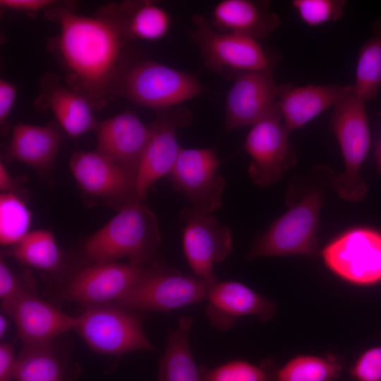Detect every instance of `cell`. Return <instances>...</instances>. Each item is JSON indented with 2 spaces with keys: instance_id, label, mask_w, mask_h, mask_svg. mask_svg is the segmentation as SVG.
<instances>
[{
  "instance_id": "obj_1",
  "label": "cell",
  "mask_w": 381,
  "mask_h": 381,
  "mask_svg": "<svg viewBox=\"0 0 381 381\" xmlns=\"http://www.w3.org/2000/svg\"><path fill=\"white\" fill-rule=\"evenodd\" d=\"M54 4L45 13L60 28L54 47L67 85L100 109L116 97L121 79L138 62L129 61L126 54L131 40L127 21L133 1L104 8L94 17Z\"/></svg>"
},
{
  "instance_id": "obj_2",
  "label": "cell",
  "mask_w": 381,
  "mask_h": 381,
  "mask_svg": "<svg viewBox=\"0 0 381 381\" xmlns=\"http://www.w3.org/2000/svg\"><path fill=\"white\" fill-rule=\"evenodd\" d=\"M160 241L155 214L143 201H135L91 235L84 251L95 263L127 258L131 264L152 267L164 262L159 254Z\"/></svg>"
},
{
  "instance_id": "obj_3",
  "label": "cell",
  "mask_w": 381,
  "mask_h": 381,
  "mask_svg": "<svg viewBox=\"0 0 381 381\" xmlns=\"http://www.w3.org/2000/svg\"><path fill=\"white\" fill-rule=\"evenodd\" d=\"M187 30L206 67L223 78L234 80L250 71H273L280 56L244 35L214 30L202 15L192 18Z\"/></svg>"
},
{
  "instance_id": "obj_4",
  "label": "cell",
  "mask_w": 381,
  "mask_h": 381,
  "mask_svg": "<svg viewBox=\"0 0 381 381\" xmlns=\"http://www.w3.org/2000/svg\"><path fill=\"white\" fill-rule=\"evenodd\" d=\"M365 102L351 92L333 107L330 120L345 167L334 179L333 186L341 199L351 202L361 201L367 190L360 175L370 141Z\"/></svg>"
},
{
  "instance_id": "obj_5",
  "label": "cell",
  "mask_w": 381,
  "mask_h": 381,
  "mask_svg": "<svg viewBox=\"0 0 381 381\" xmlns=\"http://www.w3.org/2000/svg\"><path fill=\"white\" fill-rule=\"evenodd\" d=\"M207 90L188 73L145 60L137 62L126 72L116 97H124L159 111L179 106Z\"/></svg>"
},
{
  "instance_id": "obj_6",
  "label": "cell",
  "mask_w": 381,
  "mask_h": 381,
  "mask_svg": "<svg viewBox=\"0 0 381 381\" xmlns=\"http://www.w3.org/2000/svg\"><path fill=\"white\" fill-rule=\"evenodd\" d=\"M322 204L320 191L308 192L257 237L247 259L298 254L316 255V231Z\"/></svg>"
},
{
  "instance_id": "obj_7",
  "label": "cell",
  "mask_w": 381,
  "mask_h": 381,
  "mask_svg": "<svg viewBox=\"0 0 381 381\" xmlns=\"http://www.w3.org/2000/svg\"><path fill=\"white\" fill-rule=\"evenodd\" d=\"M145 315L111 304L85 307L75 328L93 351L121 356L128 352L154 350L146 337L143 322Z\"/></svg>"
},
{
  "instance_id": "obj_8",
  "label": "cell",
  "mask_w": 381,
  "mask_h": 381,
  "mask_svg": "<svg viewBox=\"0 0 381 381\" xmlns=\"http://www.w3.org/2000/svg\"><path fill=\"white\" fill-rule=\"evenodd\" d=\"M210 284L164 262L150 269L111 305L131 311H169L202 301Z\"/></svg>"
},
{
  "instance_id": "obj_9",
  "label": "cell",
  "mask_w": 381,
  "mask_h": 381,
  "mask_svg": "<svg viewBox=\"0 0 381 381\" xmlns=\"http://www.w3.org/2000/svg\"><path fill=\"white\" fill-rule=\"evenodd\" d=\"M278 102L263 118L252 125L245 149L252 158L248 174L253 182L265 187L277 183L294 167L296 155L289 141Z\"/></svg>"
},
{
  "instance_id": "obj_10",
  "label": "cell",
  "mask_w": 381,
  "mask_h": 381,
  "mask_svg": "<svg viewBox=\"0 0 381 381\" xmlns=\"http://www.w3.org/2000/svg\"><path fill=\"white\" fill-rule=\"evenodd\" d=\"M321 255L327 267L349 282L368 285L381 280V233L355 227L329 242Z\"/></svg>"
},
{
  "instance_id": "obj_11",
  "label": "cell",
  "mask_w": 381,
  "mask_h": 381,
  "mask_svg": "<svg viewBox=\"0 0 381 381\" xmlns=\"http://www.w3.org/2000/svg\"><path fill=\"white\" fill-rule=\"evenodd\" d=\"M179 219L184 224L183 246L192 271L210 285L217 282L214 267L231 252V229L211 213L194 207L183 208Z\"/></svg>"
},
{
  "instance_id": "obj_12",
  "label": "cell",
  "mask_w": 381,
  "mask_h": 381,
  "mask_svg": "<svg viewBox=\"0 0 381 381\" xmlns=\"http://www.w3.org/2000/svg\"><path fill=\"white\" fill-rule=\"evenodd\" d=\"M151 268L130 262L95 263L78 272L61 289L58 295L60 299L76 302L85 307L112 304Z\"/></svg>"
},
{
  "instance_id": "obj_13",
  "label": "cell",
  "mask_w": 381,
  "mask_h": 381,
  "mask_svg": "<svg viewBox=\"0 0 381 381\" xmlns=\"http://www.w3.org/2000/svg\"><path fill=\"white\" fill-rule=\"evenodd\" d=\"M219 164L214 148H181L167 176L193 207L211 213L220 207L225 185L217 174Z\"/></svg>"
},
{
  "instance_id": "obj_14",
  "label": "cell",
  "mask_w": 381,
  "mask_h": 381,
  "mask_svg": "<svg viewBox=\"0 0 381 381\" xmlns=\"http://www.w3.org/2000/svg\"><path fill=\"white\" fill-rule=\"evenodd\" d=\"M192 118L189 109L180 105L157 111L156 119L150 125V138L136 175L138 201H143L150 187L171 170L181 149L176 130L190 126Z\"/></svg>"
},
{
  "instance_id": "obj_15",
  "label": "cell",
  "mask_w": 381,
  "mask_h": 381,
  "mask_svg": "<svg viewBox=\"0 0 381 381\" xmlns=\"http://www.w3.org/2000/svg\"><path fill=\"white\" fill-rule=\"evenodd\" d=\"M70 168L84 191L110 200L119 210L138 201L135 176L97 151L75 152L70 159Z\"/></svg>"
},
{
  "instance_id": "obj_16",
  "label": "cell",
  "mask_w": 381,
  "mask_h": 381,
  "mask_svg": "<svg viewBox=\"0 0 381 381\" xmlns=\"http://www.w3.org/2000/svg\"><path fill=\"white\" fill-rule=\"evenodd\" d=\"M273 71L246 72L233 80L225 102V129L253 125L277 102Z\"/></svg>"
},
{
  "instance_id": "obj_17",
  "label": "cell",
  "mask_w": 381,
  "mask_h": 381,
  "mask_svg": "<svg viewBox=\"0 0 381 381\" xmlns=\"http://www.w3.org/2000/svg\"><path fill=\"white\" fill-rule=\"evenodd\" d=\"M16 325L23 347L51 343L62 334L75 329L78 316H71L40 298L37 293L20 296L4 311Z\"/></svg>"
},
{
  "instance_id": "obj_18",
  "label": "cell",
  "mask_w": 381,
  "mask_h": 381,
  "mask_svg": "<svg viewBox=\"0 0 381 381\" xmlns=\"http://www.w3.org/2000/svg\"><path fill=\"white\" fill-rule=\"evenodd\" d=\"M205 299L207 318L219 331L229 330L246 315H255L260 322L268 321L277 310L275 303L234 281L209 285Z\"/></svg>"
},
{
  "instance_id": "obj_19",
  "label": "cell",
  "mask_w": 381,
  "mask_h": 381,
  "mask_svg": "<svg viewBox=\"0 0 381 381\" xmlns=\"http://www.w3.org/2000/svg\"><path fill=\"white\" fill-rule=\"evenodd\" d=\"M96 131V151L136 177L150 138V126L134 112L125 111L98 123Z\"/></svg>"
},
{
  "instance_id": "obj_20",
  "label": "cell",
  "mask_w": 381,
  "mask_h": 381,
  "mask_svg": "<svg viewBox=\"0 0 381 381\" xmlns=\"http://www.w3.org/2000/svg\"><path fill=\"white\" fill-rule=\"evenodd\" d=\"M352 91L353 85H277V97L284 128L289 133L301 128Z\"/></svg>"
},
{
  "instance_id": "obj_21",
  "label": "cell",
  "mask_w": 381,
  "mask_h": 381,
  "mask_svg": "<svg viewBox=\"0 0 381 381\" xmlns=\"http://www.w3.org/2000/svg\"><path fill=\"white\" fill-rule=\"evenodd\" d=\"M268 1L223 0L212 9L211 26L218 32L247 36L256 40L267 37L280 25L277 14L268 10Z\"/></svg>"
},
{
  "instance_id": "obj_22",
  "label": "cell",
  "mask_w": 381,
  "mask_h": 381,
  "mask_svg": "<svg viewBox=\"0 0 381 381\" xmlns=\"http://www.w3.org/2000/svg\"><path fill=\"white\" fill-rule=\"evenodd\" d=\"M37 103L50 109L61 126L73 138L96 129L98 126L87 99L59 83L53 75L44 77Z\"/></svg>"
},
{
  "instance_id": "obj_23",
  "label": "cell",
  "mask_w": 381,
  "mask_h": 381,
  "mask_svg": "<svg viewBox=\"0 0 381 381\" xmlns=\"http://www.w3.org/2000/svg\"><path fill=\"white\" fill-rule=\"evenodd\" d=\"M56 340L23 347L16 358L14 380L74 381L81 372L80 366L72 361L69 351L59 349Z\"/></svg>"
},
{
  "instance_id": "obj_24",
  "label": "cell",
  "mask_w": 381,
  "mask_h": 381,
  "mask_svg": "<svg viewBox=\"0 0 381 381\" xmlns=\"http://www.w3.org/2000/svg\"><path fill=\"white\" fill-rule=\"evenodd\" d=\"M60 141L56 126L18 123L13 129L8 157L37 170L46 169L53 164Z\"/></svg>"
},
{
  "instance_id": "obj_25",
  "label": "cell",
  "mask_w": 381,
  "mask_h": 381,
  "mask_svg": "<svg viewBox=\"0 0 381 381\" xmlns=\"http://www.w3.org/2000/svg\"><path fill=\"white\" fill-rule=\"evenodd\" d=\"M192 323L191 317L182 315L178 326L169 328L165 351L159 361L157 381H202L190 345Z\"/></svg>"
},
{
  "instance_id": "obj_26",
  "label": "cell",
  "mask_w": 381,
  "mask_h": 381,
  "mask_svg": "<svg viewBox=\"0 0 381 381\" xmlns=\"http://www.w3.org/2000/svg\"><path fill=\"white\" fill-rule=\"evenodd\" d=\"M381 88V17L372 26L371 36L358 53L353 94L366 102L375 99Z\"/></svg>"
},
{
  "instance_id": "obj_27",
  "label": "cell",
  "mask_w": 381,
  "mask_h": 381,
  "mask_svg": "<svg viewBox=\"0 0 381 381\" xmlns=\"http://www.w3.org/2000/svg\"><path fill=\"white\" fill-rule=\"evenodd\" d=\"M8 253L18 261L44 272L56 270L61 260L56 240L47 230L28 233Z\"/></svg>"
},
{
  "instance_id": "obj_28",
  "label": "cell",
  "mask_w": 381,
  "mask_h": 381,
  "mask_svg": "<svg viewBox=\"0 0 381 381\" xmlns=\"http://www.w3.org/2000/svg\"><path fill=\"white\" fill-rule=\"evenodd\" d=\"M343 368L342 363L332 355L297 356L278 368L275 381H333Z\"/></svg>"
},
{
  "instance_id": "obj_29",
  "label": "cell",
  "mask_w": 381,
  "mask_h": 381,
  "mask_svg": "<svg viewBox=\"0 0 381 381\" xmlns=\"http://www.w3.org/2000/svg\"><path fill=\"white\" fill-rule=\"evenodd\" d=\"M170 26L169 14L155 3L133 1L127 21V32L131 40H160L167 35Z\"/></svg>"
},
{
  "instance_id": "obj_30",
  "label": "cell",
  "mask_w": 381,
  "mask_h": 381,
  "mask_svg": "<svg viewBox=\"0 0 381 381\" xmlns=\"http://www.w3.org/2000/svg\"><path fill=\"white\" fill-rule=\"evenodd\" d=\"M277 370L272 360H265L259 365L234 360L212 369L199 366L202 381H275Z\"/></svg>"
},
{
  "instance_id": "obj_31",
  "label": "cell",
  "mask_w": 381,
  "mask_h": 381,
  "mask_svg": "<svg viewBox=\"0 0 381 381\" xmlns=\"http://www.w3.org/2000/svg\"><path fill=\"white\" fill-rule=\"evenodd\" d=\"M31 213L25 202L13 193L0 196V242L3 246L14 245L28 233Z\"/></svg>"
},
{
  "instance_id": "obj_32",
  "label": "cell",
  "mask_w": 381,
  "mask_h": 381,
  "mask_svg": "<svg viewBox=\"0 0 381 381\" xmlns=\"http://www.w3.org/2000/svg\"><path fill=\"white\" fill-rule=\"evenodd\" d=\"M346 3L345 0H294L291 6L305 24L316 27L338 20Z\"/></svg>"
},
{
  "instance_id": "obj_33",
  "label": "cell",
  "mask_w": 381,
  "mask_h": 381,
  "mask_svg": "<svg viewBox=\"0 0 381 381\" xmlns=\"http://www.w3.org/2000/svg\"><path fill=\"white\" fill-rule=\"evenodd\" d=\"M35 279L30 271L15 274L4 260L0 259V300L4 311L20 296L37 293Z\"/></svg>"
},
{
  "instance_id": "obj_34",
  "label": "cell",
  "mask_w": 381,
  "mask_h": 381,
  "mask_svg": "<svg viewBox=\"0 0 381 381\" xmlns=\"http://www.w3.org/2000/svg\"><path fill=\"white\" fill-rule=\"evenodd\" d=\"M351 381H381V345L363 352L350 370Z\"/></svg>"
},
{
  "instance_id": "obj_35",
  "label": "cell",
  "mask_w": 381,
  "mask_h": 381,
  "mask_svg": "<svg viewBox=\"0 0 381 381\" xmlns=\"http://www.w3.org/2000/svg\"><path fill=\"white\" fill-rule=\"evenodd\" d=\"M17 87L12 83L0 80V123L3 128L15 103Z\"/></svg>"
},
{
  "instance_id": "obj_36",
  "label": "cell",
  "mask_w": 381,
  "mask_h": 381,
  "mask_svg": "<svg viewBox=\"0 0 381 381\" xmlns=\"http://www.w3.org/2000/svg\"><path fill=\"white\" fill-rule=\"evenodd\" d=\"M16 358L13 344H0V381L14 380Z\"/></svg>"
},
{
  "instance_id": "obj_37",
  "label": "cell",
  "mask_w": 381,
  "mask_h": 381,
  "mask_svg": "<svg viewBox=\"0 0 381 381\" xmlns=\"http://www.w3.org/2000/svg\"><path fill=\"white\" fill-rule=\"evenodd\" d=\"M54 4L52 0H1V8L35 13L44 8H47Z\"/></svg>"
},
{
  "instance_id": "obj_38",
  "label": "cell",
  "mask_w": 381,
  "mask_h": 381,
  "mask_svg": "<svg viewBox=\"0 0 381 381\" xmlns=\"http://www.w3.org/2000/svg\"><path fill=\"white\" fill-rule=\"evenodd\" d=\"M16 182L10 175L2 162H0V189L4 193H14Z\"/></svg>"
},
{
  "instance_id": "obj_39",
  "label": "cell",
  "mask_w": 381,
  "mask_h": 381,
  "mask_svg": "<svg viewBox=\"0 0 381 381\" xmlns=\"http://www.w3.org/2000/svg\"><path fill=\"white\" fill-rule=\"evenodd\" d=\"M8 322L6 318L3 315H0V337L2 338L7 329Z\"/></svg>"
},
{
  "instance_id": "obj_40",
  "label": "cell",
  "mask_w": 381,
  "mask_h": 381,
  "mask_svg": "<svg viewBox=\"0 0 381 381\" xmlns=\"http://www.w3.org/2000/svg\"><path fill=\"white\" fill-rule=\"evenodd\" d=\"M377 162L379 169L381 171V138L376 151Z\"/></svg>"
}]
</instances>
